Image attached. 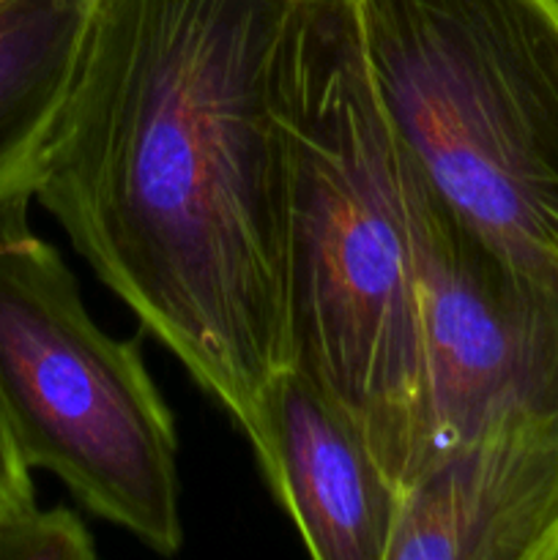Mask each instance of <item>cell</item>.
I'll list each match as a JSON object with an SVG mask.
<instances>
[{
    "instance_id": "cell-11",
    "label": "cell",
    "mask_w": 558,
    "mask_h": 560,
    "mask_svg": "<svg viewBox=\"0 0 558 560\" xmlns=\"http://www.w3.org/2000/svg\"><path fill=\"white\" fill-rule=\"evenodd\" d=\"M556 560H558V552H556Z\"/></svg>"
},
{
    "instance_id": "cell-9",
    "label": "cell",
    "mask_w": 558,
    "mask_h": 560,
    "mask_svg": "<svg viewBox=\"0 0 558 560\" xmlns=\"http://www.w3.org/2000/svg\"><path fill=\"white\" fill-rule=\"evenodd\" d=\"M96 545L74 512L36 501L0 517V560H93Z\"/></svg>"
},
{
    "instance_id": "cell-6",
    "label": "cell",
    "mask_w": 558,
    "mask_h": 560,
    "mask_svg": "<svg viewBox=\"0 0 558 560\" xmlns=\"http://www.w3.org/2000/svg\"><path fill=\"white\" fill-rule=\"evenodd\" d=\"M257 463L317 560H388L403 492L353 421L293 364L268 383Z\"/></svg>"
},
{
    "instance_id": "cell-8",
    "label": "cell",
    "mask_w": 558,
    "mask_h": 560,
    "mask_svg": "<svg viewBox=\"0 0 558 560\" xmlns=\"http://www.w3.org/2000/svg\"><path fill=\"white\" fill-rule=\"evenodd\" d=\"M96 0H0V202L33 197Z\"/></svg>"
},
{
    "instance_id": "cell-1",
    "label": "cell",
    "mask_w": 558,
    "mask_h": 560,
    "mask_svg": "<svg viewBox=\"0 0 558 560\" xmlns=\"http://www.w3.org/2000/svg\"><path fill=\"white\" fill-rule=\"evenodd\" d=\"M299 0H96L33 197L246 441L288 348L279 52Z\"/></svg>"
},
{
    "instance_id": "cell-5",
    "label": "cell",
    "mask_w": 558,
    "mask_h": 560,
    "mask_svg": "<svg viewBox=\"0 0 558 560\" xmlns=\"http://www.w3.org/2000/svg\"><path fill=\"white\" fill-rule=\"evenodd\" d=\"M414 180L438 457L492 430L558 432V271L487 238Z\"/></svg>"
},
{
    "instance_id": "cell-10",
    "label": "cell",
    "mask_w": 558,
    "mask_h": 560,
    "mask_svg": "<svg viewBox=\"0 0 558 560\" xmlns=\"http://www.w3.org/2000/svg\"><path fill=\"white\" fill-rule=\"evenodd\" d=\"M33 501L36 498H33L31 468L22 463L3 410H0V517Z\"/></svg>"
},
{
    "instance_id": "cell-7",
    "label": "cell",
    "mask_w": 558,
    "mask_h": 560,
    "mask_svg": "<svg viewBox=\"0 0 558 560\" xmlns=\"http://www.w3.org/2000/svg\"><path fill=\"white\" fill-rule=\"evenodd\" d=\"M558 432L446 448L403 495L388 560H556Z\"/></svg>"
},
{
    "instance_id": "cell-3",
    "label": "cell",
    "mask_w": 558,
    "mask_h": 560,
    "mask_svg": "<svg viewBox=\"0 0 558 560\" xmlns=\"http://www.w3.org/2000/svg\"><path fill=\"white\" fill-rule=\"evenodd\" d=\"M356 16L416 178L558 271V0H356Z\"/></svg>"
},
{
    "instance_id": "cell-4",
    "label": "cell",
    "mask_w": 558,
    "mask_h": 560,
    "mask_svg": "<svg viewBox=\"0 0 558 560\" xmlns=\"http://www.w3.org/2000/svg\"><path fill=\"white\" fill-rule=\"evenodd\" d=\"M31 195L0 202V410L27 468L162 556L184 545L178 435L140 345L93 323Z\"/></svg>"
},
{
    "instance_id": "cell-2",
    "label": "cell",
    "mask_w": 558,
    "mask_h": 560,
    "mask_svg": "<svg viewBox=\"0 0 558 560\" xmlns=\"http://www.w3.org/2000/svg\"><path fill=\"white\" fill-rule=\"evenodd\" d=\"M288 348L399 492L438 459L416 180L377 104L356 0H299L279 52Z\"/></svg>"
}]
</instances>
